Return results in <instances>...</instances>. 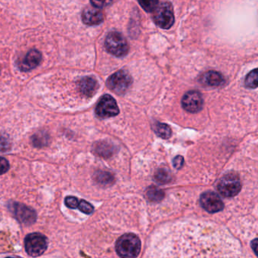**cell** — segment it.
<instances>
[{
  "label": "cell",
  "mask_w": 258,
  "mask_h": 258,
  "mask_svg": "<svg viewBox=\"0 0 258 258\" xmlns=\"http://www.w3.org/2000/svg\"><path fill=\"white\" fill-rule=\"evenodd\" d=\"M96 179L101 184H110L114 181V177L107 172H99L96 174Z\"/></svg>",
  "instance_id": "22"
},
{
  "label": "cell",
  "mask_w": 258,
  "mask_h": 258,
  "mask_svg": "<svg viewBox=\"0 0 258 258\" xmlns=\"http://www.w3.org/2000/svg\"><path fill=\"white\" fill-rule=\"evenodd\" d=\"M155 23L162 29H170L175 22L173 7L170 3H163L154 12Z\"/></svg>",
  "instance_id": "5"
},
{
  "label": "cell",
  "mask_w": 258,
  "mask_h": 258,
  "mask_svg": "<svg viewBox=\"0 0 258 258\" xmlns=\"http://www.w3.org/2000/svg\"><path fill=\"white\" fill-rule=\"evenodd\" d=\"M241 189L239 177L235 173H228L221 178L217 184V190L225 198L237 196Z\"/></svg>",
  "instance_id": "3"
},
{
  "label": "cell",
  "mask_w": 258,
  "mask_h": 258,
  "mask_svg": "<svg viewBox=\"0 0 258 258\" xmlns=\"http://www.w3.org/2000/svg\"><path fill=\"white\" fill-rule=\"evenodd\" d=\"M10 209L21 223L30 225L34 223L37 220L35 211L22 204H10Z\"/></svg>",
  "instance_id": "9"
},
{
  "label": "cell",
  "mask_w": 258,
  "mask_h": 258,
  "mask_svg": "<svg viewBox=\"0 0 258 258\" xmlns=\"http://www.w3.org/2000/svg\"><path fill=\"white\" fill-rule=\"evenodd\" d=\"M107 51L116 57H123L129 52V44L125 37L117 31L109 33L105 41Z\"/></svg>",
  "instance_id": "2"
},
{
  "label": "cell",
  "mask_w": 258,
  "mask_h": 258,
  "mask_svg": "<svg viewBox=\"0 0 258 258\" xmlns=\"http://www.w3.org/2000/svg\"><path fill=\"white\" fill-rule=\"evenodd\" d=\"M96 152L101 156H110L112 154L113 149L110 145L106 144V143H101L96 147Z\"/></svg>",
  "instance_id": "20"
},
{
  "label": "cell",
  "mask_w": 258,
  "mask_h": 258,
  "mask_svg": "<svg viewBox=\"0 0 258 258\" xmlns=\"http://www.w3.org/2000/svg\"><path fill=\"white\" fill-rule=\"evenodd\" d=\"M138 2L147 13H153L158 7V0H138Z\"/></svg>",
  "instance_id": "18"
},
{
  "label": "cell",
  "mask_w": 258,
  "mask_h": 258,
  "mask_svg": "<svg viewBox=\"0 0 258 258\" xmlns=\"http://www.w3.org/2000/svg\"><path fill=\"white\" fill-rule=\"evenodd\" d=\"M119 111L115 99L110 95L102 96L96 108V115L101 118L114 117L119 114Z\"/></svg>",
  "instance_id": "7"
},
{
  "label": "cell",
  "mask_w": 258,
  "mask_h": 258,
  "mask_svg": "<svg viewBox=\"0 0 258 258\" xmlns=\"http://www.w3.org/2000/svg\"><path fill=\"white\" fill-rule=\"evenodd\" d=\"M154 131L155 134L162 139H169L172 135L171 129L166 123H155L154 125Z\"/></svg>",
  "instance_id": "15"
},
{
  "label": "cell",
  "mask_w": 258,
  "mask_h": 258,
  "mask_svg": "<svg viewBox=\"0 0 258 258\" xmlns=\"http://www.w3.org/2000/svg\"><path fill=\"white\" fill-rule=\"evenodd\" d=\"M224 77L220 72L215 71H210L202 75L200 78V82L203 85L208 87H219L224 83Z\"/></svg>",
  "instance_id": "14"
},
{
  "label": "cell",
  "mask_w": 258,
  "mask_h": 258,
  "mask_svg": "<svg viewBox=\"0 0 258 258\" xmlns=\"http://www.w3.org/2000/svg\"><path fill=\"white\" fill-rule=\"evenodd\" d=\"M1 167H2V170H1L2 174L8 171L9 168H10V164H9L8 161L4 158H1Z\"/></svg>",
  "instance_id": "27"
},
{
  "label": "cell",
  "mask_w": 258,
  "mask_h": 258,
  "mask_svg": "<svg viewBox=\"0 0 258 258\" xmlns=\"http://www.w3.org/2000/svg\"><path fill=\"white\" fill-rule=\"evenodd\" d=\"M200 203L202 208L211 214L220 212L224 208V204L217 193L206 191L201 196Z\"/></svg>",
  "instance_id": "8"
},
{
  "label": "cell",
  "mask_w": 258,
  "mask_h": 258,
  "mask_svg": "<svg viewBox=\"0 0 258 258\" xmlns=\"http://www.w3.org/2000/svg\"><path fill=\"white\" fill-rule=\"evenodd\" d=\"M79 90L83 94L87 97H91L97 91L99 84L97 81L93 77H86L79 81Z\"/></svg>",
  "instance_id": "13"
},
{
  "label": "cell",
  "mask_w": 258,
  "mask_h": 258,
  "mask_svg": "<svg viewBox=\"0 0 258 258\" xmlns=\"http://www.w3.org/2000/svg\"><path fill=\"white\" fill-rule=\"evenodd\" d=\"M182 108L189 113H197L202 109L203 99L199 92L196 90L187 92L182 99Z\"/></svg>",
  "instance_id": "10"
},
{
  "label": "cell",
  "mask_w": 258,
  "mask_h": 258,
  "mask_svg": "<svg viewBox=\"0 0 258 258\" xmlns=\"http://www.w3.org/2000/svg\"><path fill=\"white\" fill-rule=\"evenodd\" d=\"M173 164L175 168L180 169L184 164L183 157L178 155V156H176V158H174V159H173Z\"/></svg>",
  "instance_id": "26"
},
{
  "label": "cell",
  "mask_w": 258,
  "mask_h": 258,
  "mask_svg": "<svg viewBox=\"0 0 258 258\" xmlns=\"http://www.w3.org/2000/svg\"><path fill=\"white\" fill-rule=\"evenodd\" d=\"M25 245L28 254L32 256H40L47 249V238L43 234L37 232L29 234L25 238Z\"/></svg>",
  "instance_id": "6"
},
{
  "label": "cell",
  "mask_w": 258,
  "mask_h": 258,
  "mask_svg": "<svg viewBox=\"0 0 258 258\" xmlns=\"http://www.w3.org/2000/svg\"><path fill=\"white\" fill-rule=\"evenodd\" d=\"M112 2L113 0H90L92 6L99 9L105 8Z\"/></svg>",
  "instance_id": "24"
},
{
  "label": "cell",
  "mask_w": 258,
  "mask_h": 258,
  "mask_svg": "<svg viewBox=\"0 0 258 258\" xmlns=\"http://www.w3.org/2000/svg\"><path fill=\"white\" fill-rule=\"evenodd\" d=\"M244 85L247 88H258V69L249 72L244 80Z\"/></svg>",
  "instance_id": "17"
},
{
  "label": "cell",
  "mask_w": 258,
  "mask_h": 258,
  "mask_svg": "<svg viewBox=\"0 0 258 258\" xmlns=\"http://www.w3.org/2000/svg\"><path fill=\"white\" fill-rule=\"evenodd\" d=\"M64 202H66L67 207H69V208H72V209H75L79 206L80 202H78V199L72 197V196H69V197L66 198Z\"/></svg>",
  "instance_id": "25"
},
{
  "label": "cell",
  "mask_w": 258,
  "mask_h": 258,
  "mask_svg": "<svg viewBox=\"0 0 258 258\" xmlns=\"http://www.w3.org/2000/svg\"><path fill=\"white\" fill-rule=\"evenodd\" d=\"M106 84L111 91L117 94L122 95L126 93L132 85L133 80L129 73L120 70L110 76Z\"/></svg>",
  "instance_id": "4"
},
{
  "label": "cell",
  "mask_w": 258,
  "mask_h": 258,
  "mask_svg": "<svg viewBox=\"0 0 258 258\" xmlns=\"http://www.w3.org/2000/svg\"><path fill=\"white\" fill-rule=\"evenodd\" d=\"M250 246H251L252 250L254 252L255 254L258 256V238H255L250 243Z\"/></svg>",
  "instance_id": "28"
},
{
  "label": "cell",
  "mask_w": 258,
  "mask_h": 258,
  "mask_svg": "<svg viewBox=\"0 0 258 258\" xmlns=\"http://www.w3.org/2000/svg\"><path fill=\"white\" fill-rule=\"evenodd\" d=\"M155 179L158 183H167L170 180V172L167 171L165 169H161L155 174Z\"/></svg>",
  "instance_id": "19"
},
{
  "label": "cell",
  "mask_w": 258,
  "mask_h": 258,
  "mask_svg": "<svg viewBox=\"0 0 258 258\" xmlns=\"http://www.w3.org/2000/svg\"><path fill=\"white\" fill-rule=\"evenodd\" d=\"M82 20L89 26L100 25L104 21V15L102 11L96 7H87L83 11Z\"/></svg>",
  "instance_id": "12"
},
{
  "label": "cell",
  "mask_w": 258,
  "mask_h": 258,
  "mask_svg": "<svg viewBox=\"0 0 258 258\" xmlns=\"http://www.w3.org/2000/svg\"><path fill=\"white\" fill-rule=\"evenodd\" d=\"M140 250L141 241L135 234H125L116 243V251L122 257H136Z\"/></svg>",
  "instance_id": "1"
},
{
  "label": "cell",
  "mask_w": 258,
  "mask_h": 258,
  "mask_svg": "<svg viewBox=\"0 0 258 258\" xmlns=\"http://www.w3.org/2000/svg\"><path fill=\"white\" fill-rule=\"evenodd\" d=\"M78 208H79L80 211L87 214H91L93 212V210H94L93 205H90L89 202L84 200H81L80 202Z\"/></svg>",
  "instance_id": "23"
},
{
  "label": "cell",
  "mask_w": 258,
  "mask_h": 258,
  "mask_svg": "<svg viewBox=\"0 0 258 258\" xmlns=\"http://www.w3.org/2000/svg\"><path fill=\"white\" fill-rule=\"evenodd\" d=\"M32 141L34 146H37V147H42L47 143V135H46L44 133L36 134L35 136L33 137Z\"/></svg>",
  "instance_id": "21"
},
{
  "label": "cell",
  "mask_w": 258,
  "mask_h": 258,
  "mask_svg": "<svg viewBox=\"0 0 258 258\" xmlns=\"http://www.w3.org/2000/svg\"><path fill=\"white\" fill-rule=\"evenodd\" d=\"M148 199L153 202H159L164 198V192L163 190L160 189L158 187L151 186L147 189Z\"/></svg>",
  "instance_id": "16"
},
{
  "label": "cell",
  "mask_w": 258,
  "mask_h": 258,
  "mask_svg": "<svg viewBox=\"0 0 258 258\" xmlns=\"http://www.w3.org/2000/svg\"><path fill=\"white\" fill-rule=\"evenodd\" d=\"M42 61V54L37 49L29 51L25 58L19 64V69L22 72H29L38 67Z\"/></svg>",
  "instance_id": "11"
}]
</instances>
